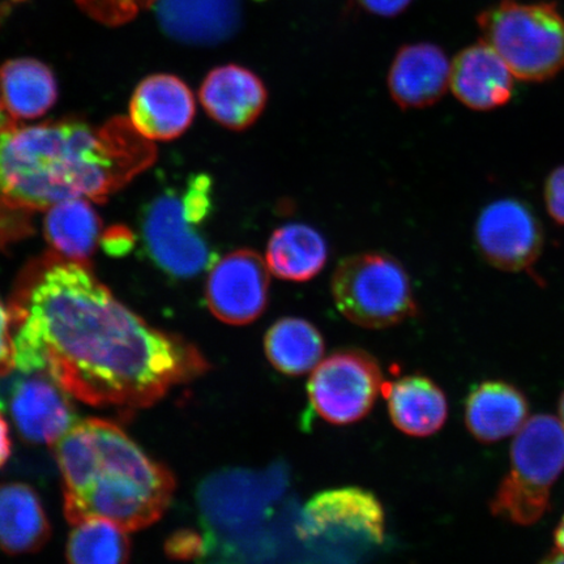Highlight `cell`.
<instances>
[{
    "mask_svg": "<svg viewBox=\"0 0 564 564\" xmlns=\"http://www.w3.org/2000/svg\"><path fill=\"white\" fill-rule=\"evenodd\" d=\"M207 540L192 529H181L167 539L165 553L169 558L189 561L200 558L207 553Z\"/></svg>",
    "mask_w": 564,
    "mask_h": 564,
    "instance_id": "f546056e",
    "label": "cell"
},
{
    "mask_svg": "<svg viewBox=\"0 0 564 564\" xmlns=\"http://www.w3.org/2000/svg\"><path fill=\"white\" fill-rule=\"evenodd\" d=\"M34 232L32 212L0 206V251Z\"/></svg>",
    "mask_w": 564,
    "mask_h": 564,
    "instance_id": "f1b7e54d",
    "label": "cell"
},
{
    "mask_svg": "<svg viewBox=\"0 0 564 564\" xmlns=\"http://www.w3.org/2000/svg\"><path fill=\"white\" fill-rule=\"evenodd\" d=\"M11 455V430L9 426V422L6 421L2 412H0V468H3L4 465L9 463Z\"/></svg>",
    "mask_w": 564,
    "mask_h": 564,
    "instance_id": "e575fe53",
    "label": "cell"
},
{
    "mask_svg": "<svg viewBox=\"0 0 564 564\" xmlns=\"http://www.w3.org/2000/svg\"><path fill=\"white\" fill-rule=\"evenodd\" d=\"M193 90L178 76L154 74L139 83L130 102V122L151 141H171L193 124Z\"/></svg>",
    "mask_w": 564,
    "mask_h": 564,
    "instance_id": "5bb4252c",
    "label": "cell"
},
{
    "mask_svg": "<svg viewBox=\"0 0 564 564\" xmlns=\"http://www.w3.org/2000/svg\"><path fill=\"white\" fill-rule=\"evenodd\" d=\"M156 159L153 141L124 117L102 126L11 122L0 129V206L33 212L77 197L105 202Z\"/></svg>",
    "mask_w": 564,
    "mask_h": 564,
    "instance_id": "7a4b0ae2",
    "label": "cell"
},
{
    "mask_svg": "<svg viewBox=\"0 0 564 564\" xmlns=\"http://www.w3.org/2000/svg\"><path fill=\"white\" fill-rule=\"evenodd\" d=\"M382 393L393 425L401 433L427 438L438 433L447 422V397L433 379L414 373L384 383Z\"/></svg>",
    "mask_w": 564,
    "mask_h": 564,
    "instance_id": "ffe728a7",
    "label": "cell"
},
{
    "mask_svg": "<svg viewBox=\"0 0 564 564\" xmlns=\"http://www.w3.org/2000/svg\"><path fill=\"white\" fill-rule=\"evenodd\" d=\"M564 471V427L558 417L535 414L513 435L510 469L490 500L494 517L520 527L538 524Z\"/></svg>",
    "mask_w": 564,
    "mask_h": 564,
    "instance_id": "277c9868",
    "label": "cell"
},
{
    "mask_svg": "<svg viewBox=\"0 0 564 564\" xmlns=\"http://www.w3.org/2000/svg\"><path fill=\"white\" fill-rule=\"evenodd\" d=\"M135 245V236L129 229L116 227L105 232L102 246L106 252L112 257H123Z\"/></svg>",
    "mask_w": 564,
    "mask_h": 564,
    "instance_id": "d6a6232c",
    "label": "cell"
},
{
    "mask_svg": "<svg viewBox=\"0 0 564 564\" xmlns=\"http://www.w3.org/2000/svg\"><path fill=\"white\" fill-rule=\"evenodd\" d=\"M45 236L58 256L88 263L101 237V220L89 202L77 197L47 209Z\"/></svg>",
    "mask_w": 564,
    "mask_h": 564,
    "instance_id": "cb8c5ba5",
    "label": "cell"
},
{
    "mask_svg": "<svg viewBox=\"0 0 564 564\" xmlns=\"http://www.w3.org/2000/svg\"><path fill=\"white\" fill-rule=\"evenodd\" d=\"M546 563H564V514L554 531V549L544 560Z\"/></svg>",
    "mask_w": 564,
    "mask_h": 564,
    "instance_id": "d590c367",
    "label": "cell"
},
{
    "mask_svg": "<svg viewBox=\"0 0 564 564\" xmlns=\"http://www.w3.org/2000/svg\"><path fill=\"white\" fill-rule=\"evenodd\" d=\"M558 414H560L558 420L561 421L562 426L564 427V391L561 394V399H560V403H558Z\"/></svg>",
    "mask_w": 564,
    "mask_h": 564,
    "instance_id": "74e56055",
    "label": "cell"
},
{
    "mask_svg": "<svg viewBox=\"0 0 564 564\" xmlns=\"http://www.w3.org/2000/svg\"><path fill=\"white\" fill-rule=\"evenodd\" d=\"M53 449L70 525L104 519L127 532L140 531L164 517L172 502V471L115 422L77 421Z\"/></svg>",
    "mask_w": 564,
    "mask_h": 564,
    "instance_id": "3957f363",
    "label": "cell"
},
{
    "mask_svg": "<svg viewBox=\"0 0 564 564\" xmlns=\"http://www.w3.org/2000/svg\"><path fill=\"white\" fill-rule=\"evenodd\" d=\"M15 368L12 315L9 305L0 300V378L9 376Z\"/></svg>",
    "mask_w": 564,
    "mask_h": 564,
    "instance_id": "4dcf8cb0",
    "label": "cell"
},
{
    "mask_svg": "<svg viewBox=\"0 0 564 564\" xmlns=\"http://www.w3.org/2000/svg\"><path fill=\"white\" fill-rule=\"evenodd\" d=\"M0 96L13 122L46 115L58 98V83L45 63L33 58L6 62L0 67Z\"/></svg>",
    "mask_w": 564,
    "mask_h": 564,
    "instance_id": "7402d4cb",
    "label": "cell"
},
{
    "mask_svg": "<svg viewBox=\"0 0 564 564\" xmlns=\"http://www.w3.org/2000/svg\"><path fill=\"white\" fill-rule=\"evenodd\" d=\"M203 109L231 131H245L265 109L268 91L251 69L229 63L208 73L199 90Z\"/></svg>",
    "mask_w": 564,
    "mask_h": 564,
    "instance_id": "2e32d148",
    "label": "cell"
},
{
    "mask_svg": "<svg viewBox=\"0 0 564 564\" xmlns=\"http://www.w3.org/2000/svg\"><path fill=\"white\" fill-rule=\"evenodd\" d=\"M210 313L231 326H246L265 312L270 270L257 251L239 249L212 264L206 284Z\"/></svg>",
    "mask_w": 564,
    "mask_h": 564,
    "instance_id": "7c38bea8",
    "label": "cell"
},
{
    "mask_svg": "<svg viewBox=\"0 0 564 564\" xmlns=\"http://www.w3.org/2000/svg\"><path fill=\"white\" fill-rule=\"evenodd\" d=\"M286 471L271 468L265 471L228 470L212 475L197 492V503L212 540L237 538L253 524L260 523L286 485Z\"/></svg>",
    "mask_w": 564,
    "mask_h": 564,
    "instance_id": "ba28073f",
    "label": "cell"
},
{
    "mask_svg": "<svg viewBox=\"0 0 564 564\" xmlns=\"http://www.w3.org/2000/svg\"><path fill=\"white\" fill-rule=\"evenodd\" d=\"M330 291L338 312L365 328H390L417 314L405 268L387 253L344 259L336 268Z\"/></svg>",
    "mask_w": 564,
    "mask_h": 564,
    "instance_id": "8992f818",
    "label": "cell"
},
{
    "mask_svg": "<svg viewBox=\"0 0 564 564\" xmlns=\"http://www.w3.org/2000/svg\"><path fill=\"white\" fill-rule=\"evenodd\" d=\"M6 404H4V401H3V398L0 397V411H3Z\"/></svg>",
    "mask_w": 564,
    "mask_h": 564,
    "instance_id": "f35d334b",
    "label": "cell"
},
{
    "mask_svg": "<svg viewBox=\"0 0 564 564\" xmlns=\"http://www.w3.org/2000/svg\"><path fill=\"white\" fill-rule=\"evenodd\" d=\"M13 122L12 119L7 115L4 109V105L2 101V96H0V129H3L4 126Z\"/></svg>",
    "mask_w": 564,
    "mask_h": 564,
    "instance_id": "8d00e7d4",
    "label": "cell"
},
{
    "mask_svg": "<svg viewBox=\"0 0 564 564\" xmlns=\"http://www.w3.org/2000/svg\"><path fill=\"white\" fill-rule=\"evenodd\" d=\"M451 62L430 42L400 48L388 70L387 87L403 110H420L440 102L449 89Z\"/></svg>",
    "mask_w": 564,
    "mask_h": 564,
    "instance_id": "9a60e30c",
    "label": "cell"
},
{
    "mask_svg": "<svg viewBox=\"0 0 564 564\" xmlns=\"http://www.w3.org/2000/svg\"><path fill=\"white\" fill-rule=\"evenodd\" d=\"M88 17L109 26L129 23L158 0H76Z\"/></svg>",
    "mask_w": 564,
    "mask_h": 564,
    "instance_id": "4316f807",
    "label": "cell"
},
{
    "mask_svg": "<svg viewBox=\"0 0 564 564\" xmlns=\"http://www.w3.org/2000/svg\"><path fill=\"white\" fill-rule=\"evenodd\" d=\"M465 426L478 442L497 443L517 434L529 419L525 394L503 380H486L465 403Z\"/></svg>",
    "mask_w": 564,
    "mask_h": 564,
    "instance_id": "d6986e66",
    "label": "cell"
},
{
    "mask_svg": "<svg viewBox=\"0 0 564 564\" xmlns=\"http://www.w3.org/2000/svg\"><path fill=\"white\" fill-rule=\"evenodd\" d=\"M475 242L491 267L517 273L538 263L545 237L539 217L527 203L505 197L479 212Z\"/></svg>",
    "mask_w": 564,
    "mask_h": 564,
    "instance_id": "30bf717a",
    "label": "cell"
},
{
    "mask_svg": "<svg viewBox=\"0 0 564 564\" xmlns=\"http://www.w3.org/2000/svg\"><path fill=\"white\" fill-rule=\"evenodd\" d=\"M210 193L212 180L208 175L200 174L189 181L185 195L181 197L183 214L195 227L209 216Z\"/></svg>",
    "mask_w": 564,
    "mask_h": 564,
    "instance_id": "83f0119b",
    "label": "cell"
},
{
    "mask_svg": "<svg viewBox=\"0 0 564 564\" xmlns=\"http://www.w3.org/2000/svg\"><path fill=\"white\" fill-rule=\"evenodd\" d=\"M194 227L183 214L180 196L167 193L148 206L141 225L145 249L169 276L194 279L215 263L210 246Z\"/></svg>",
    "mask_w": 564,
    "mask_h": 564,
    "instance_id": "8fae6325",
    "label": "cell"
},
{
    "mask_svg": "<svg viewBox=\"0 0 564 564\" xmlns=\"http://www.w3.org/2000/svg\"><path fill=\"white\" fill-rule=\"evenodd\" d=\"M129 532L109 520L90 519L74 525L66 544V558L73 564H119L129 562Z\"/></svg>",
    "mask_w": 564,
    "mask_h": 564,
    "instance_id": "484cf974",
    "label": "cell"
},
{
    "mask_svg": "<svg viewBox=\"0 0 564 564\" xmlns=\"http://www.w3.org/2000/svg\"><path fill=\"white\" fill-rule=\"evenodd\" d=\"M544 200L549 216L564 227V165L555 167L547 175Z\"/></svg>",
    "mask_w": 564,
    "mask_h": 564,
    "instance_id": "1f68e13d",
    "label": "cell"
},
{
    "mask_svg": "<svg viewBox=\"0 0 564 564\" xmlns=\"http://www.w3.org/2000/svg\"><path fill=\"white\" fill-rule=\"evenodd\" d=\"M52 538L44 503L32 486L0 484V550L17 556L34 554Z\"/></svg>",
    "mask_w": 564,
    "mask_h": 564,
    "instance_id": "44dd1931",
    "label": "cell"
},
{
    "mask_svg": "<svg viewBox=\"0 0 564 564\" xmlns=\"http://www.w3.org/2000/svg\"><path fill=\"white\" fill-rule=\"evenodd\" d=\"M477 24L518 80L547 82L564 69V17L555 3L500 0Z\"/></svg>",
    "mask_w": 564,
    "mask_h": 564,
    "instance_id": "5b68a950",
    "label": "cell"
},
{
    "mask_svg": "<svg viewBox=\"0 0 564 564\" xmlns=\"http://www.w3.org/2000/svg\"><path fill=\"white\" fill-rule=\"evenodd\" d=\"M268 361L288 377H301L314 370L324 355L323 336L301 317H281L264 338Z\"/></svg>",
    "mask_w": 564,
    "mask_h": 564,
    "instance_id": "d4e9b609",
    "label": "cell"
},
{
    "mask_svg": "<svg viewBox=\"0 0 564 564\" xmlns=\"http://www.w3.org/2000/svg\"><path fill=\"white\" fill-rule=\"evenodd\" d=\"M9 307L17 369L45 372L91 406L150 408L210 368L196 345L118 301L89 263L52 250L21 272Z\"/></svg>",
    "mask_w": 564,
    "mask_h": 564,
    "instance_id": "6da1fadb",
    "label": "cell"
},
{
    "mask_svg": "<svg viewBox=\"0 0 564 564\" xmlns=\"http://www.w3.org/2000/svg\"><path fill=\"white\" fill-rule=\"evenodd\" d=\"M297 535L306 545L329 553H361L382 545L386 517L372 492L341 488L319 494L303 507Z\"/></svg>",
    "mask_w": 564,
    "mask_h": 564,
    "instance_id": "52a82bcc",
    "label": "cell"
},
{
    "mask_svg": "<svg viewBox=\"0 0 564 564\" xmlns=\"http://www.w3.org/2000/svg\"><path fill=\"white\" fill-rule=\"evenodd\" d=\"M69 394L45 372L24 373L12 384L10 412L25 442L53 446L77 422Z\"/></svg>",
    "mask_w": 564,
    "mask_h": 564,
    "instance_id": "4fadbf2b",
    "label": "cell"
},
{
    "mask_svg": "<svg viewBox=\"0 0 564 564\" xmlns=\"http://www.w3.org/2000/svg\"><path fill=\"white\" fill-rule=\"evenodd\" d=\"M413 0H356L366 12L380 18H394L403 13Z\"/></svg>",
    "mask_w": 564,
    "mask_h": 564,
    "instance_id": "836d02e7",
    "label": "cell"
},
{
    "mask_svg": "<svg viewBox=\"0 0 564 564\" xmlns=\"http://www.w3.org/2000/svg\"><path fill=\"white\" fill-rule=\"evenodd\" d=\"M514 80L509 66L484 40L465 47L451 62L449 88L470 110L490 111L509 104Z\"/></svg>",
    "mask_w": 564,
    "mask_h": 564,
    "instance_id": "e0dca14e",
    "label": "cell"
},
{
    "mask_svg": "<svg viewBox=\"0 0 564 564\" xmlns=\"http://www.w3.org/2000/svg\"><path fill=\"white\" fill-rule=\"evenodd\" d=\"M161 30L182 44L214 46L239 30L242 0H158Z\"/></svg>",
    "mask_w": 564,
    "mask_h": 564,
    "instance_id": "ac0fdd59",
    "label": "cell"
},
{
    "mask_svg": "<svg viewBox=\"0 0 564 564\" xmlns=\"http://www.w3.org/2000/svg\"><path fill=\"white\" fill-rule=\"evenodd\" d=\"M383 384L376 358L362 350L347 349L316 366L307 392L310 403L323 420L349 425L370 413Z\"/></svg>",
    "mask_w": 564,
    "mask_h": 564,
    "instance_id": "9c48e42d",
    "label": "cell"
},
{
    "mask_svg": "<svg viewBox=\"0 0 564 564\" xmlns=\"http://www.w3.org/2000/svg\"><path fill=\"white\" fill-rule=\"evenodd\" d=\"M328 259L326 239L305 224H288L268 241L265 263L274 276L305 282L319 274Z\"/></svg>",
    "mask_w": 564,
    "mask_h": 564,
    "instance_id": "603a6c76",
    "label": "cell"
}]
</instances>
